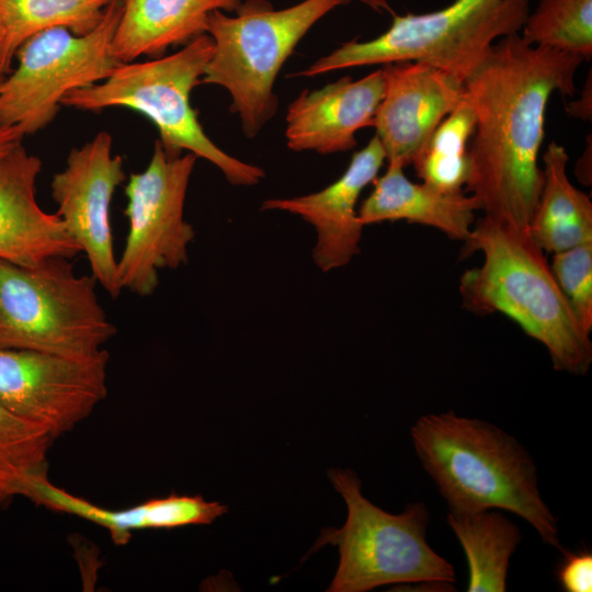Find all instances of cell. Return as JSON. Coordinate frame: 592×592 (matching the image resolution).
Listing matches in <instances>:
<instances>
[{"mask_svg": "<svg viewBox=\"0 0 592 592\" xmlns=\"http://www.w3.org/2000/svg\"><path fill=\"white\" fill-rule=\"evenodd\" d=\"M530 45L592 56V0H539L522 27Z\"/></svg>", "mask_w": 592, "mask_h": 592, "instance_id": "cell-25", "label": "cell"}, {"mask_svg": "<svg viewBox=\"0 0 592 592\" xmlns=\"http://www.w3.org/2000/svg\"><path fill=\"white\" fill-rule=\"evenodd\" d=\"M55 437L0 405V509L25 497L33 482L48 475Z\"/></svg>", "mask_w": 592, "mask_h": 592, "instance_id": "cell-24", "label": "cell"}, {"mask_svg": "<svg viewBox=\"0 0 592 592\" xmlns=\"http://www.w3.org/2000/svg\"><path fill=\"white\" fill-rule=\"evenodd\" d=\"M212 54V38L200 35L172 55L118 64L104 80L66 94L61 105L92 112L125 107L140 113L156 126L167 152H191L218 168L230 184L255 185L265 177L264 170L219 148L191 105L192 90L201 83Z\"/></svg>", "mask_w": 592, "mask_h": 592, "instance_id": "cell-4", "label": "cell"}, {"mask_svg": "<svg viewBox=\"0 0 592 592\" xmlns=\"http://www.w3.org/2000/svg\"><path fill=\"white\" fill-rule=\"evenodd\" d=\"M582 61L576 54L533 46L513 34L493 44L466 81L476 127L465 192L485 216L528 228L543 184L538 153L547 103L555 92L573 94Z\"/></svg>", "mask_w": 592, "mask_h": 592, "instance_id": "cell-1", "label": "cell"}, {"mask_svg": "<svg viewBox=\"0 0 592 592\" xmlns=\"http://www.w3.org/2000/svg\"><path fill=\"white\" fill-rule=\"evenodd\" d=\"M410 434L448 512H511L526 521L543 543L562 550L557 519L539 492L536 465L515 437L453 411L420 417Z\"/></svg>", "mask_w": 592, "mask_h": 592, "instance_id": "cell-2", "label": "cell"}, {"mask_svg": "<svg viewBox=\"0 0 592 592\" xmlns=\"http://www.w3.org/2000/svg\"><path fill=\"white\" fill-rule=\"evenodd\" d=\"M464 242L463 257L483 254L482 265L460 277L464 307L476 315L508 316L546 348L556 371L584 375L592 363L590 334L528 230L485 216Z\"/></svg>", "mask_w": 592, "mask_h": 592, "instance_id": "cell-3", "label": "cell"}, {"mask_svg": "<svg viewBox=\"0 0 592 592\" xmlns=\"http://www.w3.org/2000/svg\"><path fill=\"white\" fill-rule=\"evenodd\" d=\"M42 160L20 145L0 164V260L24 266L72 259L80 248L59 216L41 208L35 184Z\"/></svg>", "mask_w": 592, "mask_h": 592, "instance_id": "cell-16", "label": "cell"}, {"mask_svg": "<svg viewBox=\"0 0 592 592\" xmlns=\"http://www.w3.org/2000/svg\"><path fill=\"white\" fill-rule=\"evenodd\" d=\"M121 11V0H112L89 33L56 27L29 38L0 84V125L34 134L55 118L66 94L107 78L118 65L112 42Z\"/></svg>", "mask_w": 592, "mask_h": 592, "instance_id": "cell-9", "label": "cell"}, {"mask_svg": "<svg viewBox=\"0 0 592 592\" xmlns=\"http://www.w3.org/2000/svg\"><path fill=\"white\" fill-rule=\"evenodd\" d=\"M551 271L581 328L592 330V241L555 253Z\"/></svg>", "mask_w": 592, "mask_h": 592, "instance_id": "cell-26", "label": "cell"}, {"mask_svg": "<svg viewBox=\"0 0 592 592\" xmlns=\"http://www.w3.org/2000/svg\"><path fill=\"white\" fill-rule=\"evenodd\" d=\"M476 114L466 94L440 123L412 163L423 183L445 193L464 192L469 178V143Z\"/></svg>", "mask_w": 592, "mask_h": 592, "instance_id": "cell-23", "label": "cell"}, {"mask_svg": "<svg viewBox=\"0 0 592 592\" xmlns=\"http://www.w3.org/2000/svg\"><path fill=\"white\" fill-rule=\"evenodd\" d=\"M383 94L382 68L360 80L345 76L318 90L305 89L287 107V147L320 155L354 148L356 132L372 127Z\"/></svg>", "mask_w": 592, "mask_h": 592, "instance_id": "cell-15", "label": "cell"}, {"mask_svg": "<svg viewBox=\"0 0 592 592\" xmlns=\"http://www.w3.org/2000/svg\"><path fill=\"white\" fill-rule=\"evenodd\" d=\"M349 2L304 0L275 10L267 0H247L234 16L220 10L208 15L213 54L201 83L229 92L230 111L239 116L246 137L254 138L274 116V83L299 41L322 16Z\"/></svg>", "mask_w": 592, "mask_h": 592, "instance_id": "cell-6", "label": "cell"}, {"mask_svg": "<svg viewBox=\"0 0 592 592\" xmlns=\"http://www.w3.org/2000/svg\"><path fill=\"white\" fill-rule=\"evenodd\" d=\"M3 77H4V76H0V84H1V81H2Z\"/></svg>", "mask_w": 592, "mask_h": 592, "instance_id": "cell-29", "label": "cell"}, {"mask_svg": "<svg viewBox=\"0 0 592 592\" xmlns=\"http://www.w3.org/2000/svg\"><path fill=\"white\" fill-rule=\"evenodd\" d=\"M196 160L191 152H167L157 139L148 166L129 175L124 210L128 232L116 270L121 292L150 296L160 270L187 262L195 230L184 219V204Z\"/></svg>", "mask_w": 592, "mask_h": 592, "instance_id": "cell-10", "label": "cell"}, {"mask_svg": "<svg viewBox=\"0 0 592 592\" xmlns=\"http://www.w3.org/2000/svg\"><path fill=\"white\" fill-rule=\"evenodd\" d=\"M543 161L542 190L527 228L531 238L554 254L592 241V203L568 179L565 147L551 141Z\"/></svg>", "mask_w": 592, "mask_h": 592, "instance_id": "cell-20", "label": "cell"}, {"mask_svg": "<svg viewBox=\"0 0 592 592\" xmlns=\"http://www.w3.org/2000/svg\"><path fill=\"white\" fill-rule=\"evenodd\" d=\"M109 358L106 350L76 358L0 346V405L57 439L106 397Z\"/></svg>", "mask_w": 592, "mask_h": 592, "instance_id": "cell-11", "label": "cell"}, {"mask_svg": "<svg viewBox=\"0 0 592 592\" xmlns=\"http://www.w3.org/2000/svg\"><path fill=\"white\" fill-rule=\"evenodd\" d=\"M24 133L18 126L0 125V164L20 145Z\"/></svg>", "mask_w": 592, "mask_h": 592, "instance_id": "cell-28", "label": "cell"}, {"mask_svg": "<svg viewBox=\"0 0 592 592\" xmlns=\"http://www.w3.org/2000/svg\"><path fill=\"white\" fill-rule=\"evenodd\" d=\"M25 498L48 510L78 516L107 531L112 542L126 545L141 530H172L207 525L227 512V505L201 494L170 493L123 510H109L54 485L48 475L36 479Z\"/></svg>", "mask_w": 592, "mask_h": 592, "instance_id": "cell-17", "label": "cell"}, {"mask_svg": "<svg viewBox=\"0 0 592 592\" xmlns=\"http://www.w3.org/2000/svg\"><path fill=\"white\" fill-rule=\"evenodd\" d=\"M92 275L70 259L48 258L24 266L0 260V346L86 358L116 333Z\"/></svg>", "mask_w": 592, "mask_h": 592, "instance_id": "cell-8", "label": "cell"}, {"mask_svg": "<svg viewBox=\"0 0 592 592\" xmlns=\"http://www.w3.org/2000/svg\"><path fill=\"white\" fill-rule=\"evenodd\" d=\"M530 8L531 0H455L433 12L392 14L391 25L382 35L343 43L297 76L417 61L466 83L489 56L494 39L522 30Z\"/></svg>", "mask_w": 592, "mask_h": 592, "instance_id": "cell-7", "label": "cell"}, {"mask_svg": "<svg viewBox=\"0 0 592 592\" xmlns=\"http://www.w3.org/2000/svg\"><path fill=\"white\" fill-rule=\"evenodd\" d=\"M328 477L346 503L341 528L326 527L309 551L337 546L339 566L329 592H367L387 584H432L454 591L452 563L426 542L430 512L422 502L409 503L399 514L388 513L362 494L351 469H330Z\"/></svg>", "mask_w": 592, "mask_h": 592, "instance_id": "cell-5", "label": "cell"}, {"mask_svg": "<svg viewBox=\"0 0 592 592\" xmlns=\"http://www.w3.org/2000/svg\"><path fill=\"white\" fill-rule=\"evenodd\" d=\"M446 521L467 558V592H504L520 528L498 510L448 512Z\"/></svg>", "mask_w": 592, "mask_h": 592, "instance_id": "cell-21", "label": "cell"}, {"mask_svg": "<svg viewBox=\"0 0 592 592\" xmlns=\"http://www.w3.org/2000/svg\"><path fill=\"white\" fill-rule=\"evenodd\" d=\"M385 161L384 149L375 135L352 156L346 170L330 185L301 196L265 200L261 210L299 216L316 231L312 259L317 267L322 272L342 267L361 251L364 226L358 219L357 201Z\"/></svg>", "mask_w": 592, "mask_h": 592, "instance_id": "cell-14", "label": "cell"}, {"mask_svg": "<svg viewBox=\"0 0 592 592\" xmlns=\"http://www.w3.org/2000/svg\"><path fill=\"white\" fill-rule=\"evenodd\" d=\"M562 558L556 569V578L566 592L592 591V553L590 549L561 550Z\"/></svg>", "mask_w": 592, "mask_h": 592, "instance_id": "cell-27", "label": "cell"}, {"mask_svg": "<svg viewBox=\"0 0 592 592\" xmlns=\"http://www.w3.org/2000/svg\"><path fill=\"white\" fill-rule=\"evenodd\" d=\"M112 0H0V76L12 69L19 48L32 36L64 27L77 35L101 22Z\"/></svg>", "mask_w": 592, "mask_h": 592, "instance_id": "cell-22", "label": "cell"}, {"mask_svg": "<svg viewBox=\"0 0 592 592\" xmlns=\"http://www.w3.org/2000/svg\"><path fill=\"white\" fill-rule=\"evenodd\" d=\"M384 94L373 117L387 163L412 166L440 123L465 95V83L435 67L396 61L380 67Z\"/></svg>", "mask_w": 592, "mask_h": 592, "instance_id": "cell-13", "label": "cell"}, {"mask_svg": "<svg viewBox=\"0 0 592 592\" xmlns=\"http://www.w3.org/2000/svg\"><path fill=\"white\" fill-rule=\"evenodd\" d=\"M122 11L112 42L117 64L141 56L161 57L170 46L186 45L206 34L208 15L235 12L241 0H121Z\"/></svg>", "mask_w": 592, "mask_h": 592, "instance_id": "cell-18", "label": "cell"}, {"mask_svg": "<svg viewBox=\"0 0 592 592\" xmlns=\"http://www.w3.org/2000/svg\"><path fill=\"white\" fill-rule=\"evenodd\" d=\"M373 184V191L357 210L364 227L406 220L436 228L454 240L468 239L475 213L479 210L474 196L465 192H441L423 182L413 183L397 163H387L386 172Z\"/></svg>", "mask_w": 592, "mask_h": 592, "instance_id": "cell-19", "label": "cell"}, {"mask_svg": "<svg viewBox=\"0 0 592 592\" xmlns=\"http://www.w3.org/2000/svg\"><path fill=\"white\" fill-rule=\"evenodd\" d=\"M126 179L123 158L113 155L107 132L71 149L66 166L50 183L56 214L80 251L87 255L91 275L112 297L121 291L116 283L111 205L116 187Z\"/></svg>", "mask_w": 592, "mask_h": 592, "instance_id": "cell-12", "label": "cell"}]
</instances>
